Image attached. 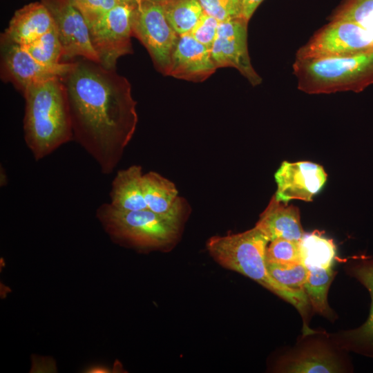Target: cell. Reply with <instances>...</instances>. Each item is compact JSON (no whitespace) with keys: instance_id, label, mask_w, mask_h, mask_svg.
Instances as JSON below:
<instances>
[{"instance_id":"17","label":"cell","mask_w":373,"mask_h":373,"mask_svg":"<svg viewBox=\"0 0 373 373\" xmlns=\"http://www.w3.org/2000/svg\"><path fill=\"white\" fill-rule=\"evenodd\" d=\"M269 239L283 238L299 242L305 232L299 209L278 201L274 195L256 224Z\"/></svg>"},{"instance_id":"3","label":"cell","mask_w":373,"mask_h":373,"mask_svg":"<svg viewBox=\"0 0 373 373\" xmlns=\"http://www.w3.org/2000/svg\"><path fill=\"white\" fill-rule=\"evenodd\" d=\"M23 95L24 140L38 161L73 140L66 88L55 77L31 86Z\"/></svg>"},{"instance_id":"21","label":"cell","mask_w":373,"mask_h":373,"mask_svg":"<svg viewBox=\"0 0 373 373\" xmlns=\"http://www.w3.org/2000/svg\"><path fill=\"white\" fill-rule=\"evenodd\" d=\"M307 269L309 274L304 289L312 309L329 321H334L336 316L328 305L327 294L336 272L332 267Z\"/></svg>"},{"instance_id":"9","label":"cell","mask_w":373,"mask_h":373,"mask_svg":"<svg viewBox=\"0 0 373 373\" xmlns=\"http://www.w3.org/2000/svg\"><path fill=\"white\" fill-rule=\"evenodd\" d=\"M136 6L119 3L89 27L91 44L103 67L115 69L118 59L132 52V19Z\"/></svg>"},{"instance_id":"12","label":"cell","mask_w":373,"mask_h":373,"mask_svg":"<svg viewBox=\"0 0 373 373\" xmlns=\"http://www.w3.org/2000/svg\"><path fill=\"white\" fill-rule=\"evenodd\" d=\"M66 62L60 68L45 66L19 44L1 41V78L11 83L22 95L31 86L48 79L63 78L72 67Z\"/></svg>"},{"instance_id":"20","label":"cell","mask_w":373,"mask_h":373,"mask_svg":"<svg viewBox=\"0 0 373 373\" xmlns=\"http://www.w3.org/2000/svg\"><path fill=\"white\" fill-rule=\"evenodd\" d=\"M299 246L302 263L307 268H330L336 259L334 242L320 232L305 233Z\"/></svg>"},{"instance_id":"14","label":"cell","mask_w":373,"mask_h":373,"mask_svg":"<svg viewBox=\"0 0 373 373\" xmlns=\"http://www.w3.org/2000/svg\"><path fill=\"white\" fill-rule=\"evenodd\" d=\"M327 173L323 167L309 161H283L275 173L276 198L283 203L291 200L311 202L325 185Z\"/></svg>"},{"instance_id":"30","label":"cell","mask_w":373,"mask_h":373,"mask_svg":"<svg viewBox=\"0 0 373 373\" xmlns=\"http://www.w3.org/2000/svg\"><path fill=\"white\" fill-rule=\"evenodd\" d=\"M264 0H242V17L247 21Z\"/></svg>"},{"instance_id":"8","label":"cell","mask_w":373,"mask_h":373,"mask_svg":"<svg viewBox=\"0 0 373 373\" xmlns=\"http://www.w3.org/2000/svg\"><path fill=\"white\" fill-rule=\"evenodd\" d=\"M345 352L333 343L328 334L323 332L319 339L314 338L297 343L293 350L280 356L275 370L287 373L352 372Z\"/></svg>"},{"instance_id":"6","label":"cell","mask_w":373,"mask_h":373,"mask_svg":"<svg viewBox=\"0 0 373 373\" xmlns=\"http://www.w3.org/2000/svg\"><path fill=\"white\" fill-rule=\"evenodd\" d=\"M373 50V37L350 21H329L301 46L295 59L348 56Z\"/></svg>"},{"instance_id":"18","label":"cell","mask_w":373,"mask_h":373,"mask_svg":"<svg viewBox=\"0 0 373 373\" xmlns=\"http://www.w3.org/2000/svg\"><path fill=\"white\" fill-rule=\"evenodd\" d=\"M142 188L147 208L169 218L180 221L181 202L175 184L156 172L143 175Z\"/></svg>"},{"instance_id":"32","label":"cell","mask_w":373,"mask_h":373,"mask_svg":"<svg viewBox=\"0 0 373 373\" xmlns=\"http://www.w3.org/2000/svg\"><path fill=\"white\" fill-rule=\"evenodd\" d=\"M146 1H152V2H156V3H161V2H163V1H166V0H146Z\"/></svg>"},{"instance_id":"13","label":"cell","mask_w":373,"mask_h":373,"mask_svg":"<svg viewBox=\"0 0 373 373\" xmlns=\"http://www.w3.org/2000/svg\"><path fill=\"white\" fill-rule=\"evenodd\" d=\"M345 270L368 291L371 298L369 316L357 328L328 335L341 350L373 358V258L365 254L353 256L347 260Z\"/></svg>"},{"instance_id":"19","label":"cell","mask_w":373,"mask_h":373,"mask_svg":"<svg viewBox=\"0 0 373 373\" xmlns=\"http://www.w3.org/2000/svg\"><path fill=\"white\" fill-rule=\"evenodd\" d=\"M143 175L139 165L118 171L111 184L110 204L120 210L148 209L143 193Z\"/></svg>"},{"instance_id":"16","label":"cell","mask_w":373,"mask_h":373,"mask_svg":"<svg viewBox=\"0 0 373 373\" xmlns=\"http://www.w3.org/2000/svg\"><path fill=\"white\" fill-rule=\"evenodd\" d=\"M54 26L52 16L44 4L32 2L15 12L8 28L1 35V41L26 46Z\"/></svg>"},{"instance_id":"24","label":"cell","mask_w":373,"mask_h":373,"mask_svg":"<svg viewBox=\"0 0 373 373\" xmlns=\"http://www.w3.org/2000/svg\"><path fill=\"white\" fill-rule=\"evenodd\" d=\"M329 21L355 23L373 37V0H344Z\"/></svg>"},{"instance_id":"29","label":"cell","mask_w":373,"mask_h":373,"mask_svg":"<svg viewBox=\"0 0 373 373\" xmlns=\"http://www.w3.org/2000/svg\"><path fill=\"white\" fill-rule=\"evenodd\" d=\"M219 24L220 21L218 19L204 12L189 34L211 50L217 35Z\"/></svg>"},{"instance_id":"2","label":"cell","mask_w":373,"mask_h":373,"mask_svg":"<svg viewBox=\"0 0 373 373\" xmlns=\"http://www.w3.org/2000/svg\"><path fill=\"white\" fill-rule=\"evenodd\" d=\"M269 242L255 226L242 233L213 236L207 241V248L222 266L251 278L292 305L302 317L303 335L313 334L316 331L309 324L312 308L305 291L285 287L268 272L266 250Z\"/></svg>"},{"instance_id":"1","label":"cell","mask_w":373,"mask_h":373,"mask_svg":"<svg viewBox=\"0 0 373 373\" xmlns=\"http://www.w3.org/2000/svg\"><path fill=\"white\" fill-rule=\"evenodd\" d=\"M62 78L71 116L73 140L111 173L136 128V102L131 86L115 69L85 58L72 61Z\"/></svg>"},{"instance_id":"28","label":"cell","mask_w":373,"mask_h":373,"mask_svg":"<svg viewBox=\"0 0 373 373\" xmlns=\"http://www.w3.org/2000/svg\"><path fill=\"white\" fill-rule=\"evenodd\" d=\"M72 2L84 17L88 28L122 3L119 0H72Z\"/></svg>"},{"instance_id":"22","label":"cell","mask_w":373,"mask_h":373,"mask_svg":"<svg viewBox=\"0 0 373 373\" xmlns=\"http://www.w3.org/2000/svg\"><path fill=\"white\" fill-rule=\"evenodd\" d=\"M160 3L167 21L179 36L189 33L204 12L198 0H166Z\"/></svg>"},{"instance_id":"5","label":"cell","mask_w":373,"mask_h":373,"mask_svg":"<svg viewBox=\"0 0 373 373\" xmlns=\"http://www.w3.org/2000/svg\"><path fill=\"white\" fill-rule=\"evenodd\" d=\"M96 217L113 242L138 249L164 247L175 239L178 229V220L149 209L126 211L103 203Z\"/></svg>"},{"instance_id":"31","label":"cell","mask_w":373,"mask_h":373,"mask_svg":"<svg viewBox=\"0 0 373 373\" xmlns=\"http://www.w3.org/2000/svg\"><path fill=\"white\" fill-rule=\"evenodd\" d=\"M120 1L123 3H126L129 4H132L134 6L138 5L142 0H119Z\"/></svg>"},{"instance_id":"25","label":"cell","mask_w":373,"mask_h":373,"mask_svg":"<svg viewBox=\"0 0 373 373\" xmlns=\"http://www.w3.org/2000/svg\"><path fill=\"white\" fill-rule=\"evenodd\" d=\"M268 272L279 284L294 289L305 290L309 269L303 263L278 264L267 262Z\"/></svg>"},{"instance_id":"27","label":"cell","mask_w":373,"mask_h":373,"mask_svg":"<svg viewBox=\"0 0 373 373\" xmlns=\"http://www.w3.org/2000/svg\"><path fill=\"white\" fill-rule=\"evenodd\" d=\"M204 12L220 22L242 17V0H198Z\"/></svg>"},{"instance_id":"7","label":"cell","mask_w":373,"mask_h":373,"mask_svg":"<svg viewBox=\"0 0 373 373\" xmlns=\"http://www.w3.org/2000/svg\"><path fill=\"white\" fill-rule=\"evenodd\" d=\"M132 32L147 49L157 68L166 75L180 36L167 21L160 3L142 0L137 5Z\"/></svg>"},{"instance_id":"26","label":"cell","mask_w":373,"mask_h":373,"mask_svg":"<svg viewBox=\"0 0 373 373\" xmlns=\"http://www.w3.org/2000/svg\"><path fill=\"white\" fill-rule=\"evenodd\" d=\"M266 262L283 265L302 263L299 242L283 238L270 241L266 250Z\"/></svg>"},{"instance_id":"23","label":"cell","mask_w":373,"mask_h":373,"mask_svg":"<svg viewBox=\"0 0 373 373\" xmlns=\"http://www.w3.org/2000/svg\"><path fill=\"white\" fill-rule=\"evenodd\" d=\"M23 47L45 66L60 68L66 64L60 61L63 57V49L55 26L30 44Z\"/></svg>"},{"instance_id":"4","label":"cell","mask_w":373,"mask_h":373,"mask_svg":"<svg viewBox=\"0 0 373 373\" xmlns=\"http://www.w3.org/2000/svg\"><path fill=\"white\" fill-rule=\"evenodd\" d=\"M292 68L297 87L303 93H359L373 84V50L348 56L295 59Z\"/></svg>"},{"instance_id":"11","label":"cell","mask_w":373,"mask_h":373,"mask_svg":"<svg viewBox=\"0 0 373 373\" xmlns=\"http://www.w3.org/2000/svg\"><path fill=\"white\" fill-rule=\"evenodd\" d=\"M247 23L243 17L220 22L216 37L211 48L217 66L237 69L252 86L262 82L251 65L247 47Z\"/></svg>"},{"instance_id":"15","label":"cell","mask_w":373,"mask_h":373,"mask_svg":"<svg viewBox=\"0 0 373 373\" xmlns=\"http://www.w3.org/2000/svg\"><path fill=\"white\" fill-rule=\"evenodd\" d=\"M216 68L211 50L188 33L179 37L166 75L189 81H203Z\"/></svg>"},{"instance_id":"10","label":"cell","mask_w":373,"mask_h":373,"mask_svg":"<svg viewBox=\"0 0 373 373\" xmlns=\"http://www.w3.org/2000/svg\"><path fill=\"white\" fill-rule=\"evenodd\" d=\"M50 12L65 60L81 57L99 63L91 44L88 26L72 0H40Z\"/></svg>"}]
</instances>
